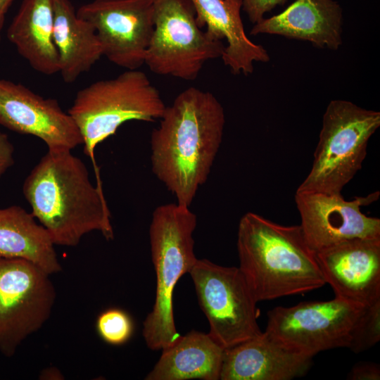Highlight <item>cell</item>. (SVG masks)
I'll use <instances>...</instances> for the list:
<instances>
[{
	"mask_svg": "<svg viewBox=\"0 0 380 380\" xmlns=\"http://www.w3.org/2000/svg\"><path fill=\"white\" fill-rule=\"evenodd\" d=\"M5 14H6V12L0 7V40H1V30L3 28L4 23Z\"/></svg>",
	"mask_w": 380,
	"mask_h": 380,
	"instance_id": "83f0119b",
	"label": "cell"
},
{
	"mask_svg": "<svg viewBox=\"0 0 380 380\" xmlns=\"http://www.w3.org/2000/svg\"><path fill=\"white\" fill-rule=\"evenodd\" d=\"M7 38L36 71L46 75L59 72L53 41V0H23Z\"/></svg>",
	"mask_w": 380,
	"mask_h": 380,
	"instance_id": "ac0fdd59",
	"label": "cell"
},
{
	"mask_svg": "<svg viewBox=\"0 0 380 380\" xmlns=\"http://www.w3.org/2000/svg\"><path fill=\"white\" fill-rule=\"evenodd\" d=\"M76 13L93 25L110 62L126 70L144 64L154 30L152 0H94Z\"/></svg>",
	"mask_w": 380,
	"mask_h": 380,
	"instance_id": "8fae6325",
	"label": "cell"
},
{
	"mask_svg": "<svg viewBox=\"0 0 380 380\" xmlns=\"http://www.w3.org/2000/svg\"><path fill=\"white\" fill-rule=\"evenodd\" d=\"M53 41L59 72L66 83L74 82L103 56L94 27L77 16L69 0H53Z\"/></svg>",
	"mask_w": 380,
	"mask_h": 380,
	"instance_id": "ffe728a7",
	"label": "cell"
},
{
	"mask_svg": "<svg viewBox=\"0 0 380 380\" xmlns=\"http://www.w3.org/2000/svg\"><path fill=\"white\" fill-rule=\"evenodd\" d=\"M49 274L23 259L0 257V351L19 345L48 320L56 300Z\"/></svg>",
	"mask_w": 380,
	"mask_h": 380,
	"instance_id": "9c48e42d",
	"label": "cell"
},
{
	"mask_svg": "<svg viewBox=\"0 0 380 380\" xmlns=\"http://www.w3.org/2000/svg\"><path fill=\"white\" fill-rule=\"evenodd\" d=\"M189 274L209 322V334L224 349L262 334L258 301L239 267L197 259Z\"/></svg>",
	"mask_w": 380,
	"mask_h": 380,
	"instance_id": "ba28073f",
	"label": "cell"
},
{
	"mask_svg": "<svg viewBox=\"0 0 380 380\" xmlns=\"http://www.w3.org/2000/svg\"><path fill=\"white\" fill-rule=\"evenodd\" d=\"M99 336L110 345H122L132 336L134 324L131 317L124 310L110 308L102 312L96 319Z\"/></svg>",
	"mask_w": 380,
	"mask_h": 380,
	"instance_id": "603a6c76",
	"label": "cell"
},
{
	"mask_svg": "<svg viewBox=\"0 0 380 380\" xmlns=\"http://www.w3.org/2000/svg\"><path fill=\"white\" fill-rule=\"evenodd\" d=\"M285 1L286 0H242V8L250 21L255 24L264 18L265 13Z\"/></svg>",
	"mask_w": 380,
	"mask_h": 380,
	"instance_id": "cb8c5ba5",
	"label": "cell"
},
{
	"mask_svg": "<svg viewBox=\"0 0 380 380\" xmlns=\"http://www.w3.org/2000/svg\"><path fill=\"white\" fill-rule=\"evenodd\" d=\"M196 22L213 38L226 39L221 58L234 75L253 72L254 62L270 61L267 50L253 42L246 35L241 17L242 0H191Z\"/></svg>",
	"mask_w": 380,
	"mask_h": 380,
	"instance_id": "e0dca14e",
	"label": "cell"
},
{
	"mask_svg": "<svg viewBox=\"0 0 380 380\" xmlns=\"http://www.w3.org/2000/svg\"><path fill=\"white\" fill-rule=\"evenodd\" d=\"M363 308L337 297L278 306L268 312L265 331L289 348L312 357L324 350L348 348Z\"/></svg>",
	"mask_w": 380,
	"mask_h": 380,
	"instance_id": "30bf717a",
	"label": "cell"
},
{
	"mask_svg": "<svg viewBox=\"0 0 380 380\" xmlns=\"http://www.w3.org/2000/svg\"><path fill=\"white\" fill-rule=\"evenodd\" d=\"M241 272L256 300L302 294L326 284L300 225L286 226L248 212L239 223Z\"/></svg>",
	"mask_w": 380,
	"mask_h": 380,
	"instance_id": "3957f363",
	"label": "cell"
},
{
	"mask_svg": "<svg viewBox=\"0 0 380 380\" xmlns=\"http://www.w3.org/2000/svg\"><path fill=\"white\" fill-rule=\"evenodd\" d=\"M379 191L350 201L341 194L296 192L300 224L310 247L316 253L355 239H380V219L365 215L361 208L379 198Z\"/></svg>",
	"mask_w": 380,
	"mask_h": 380,
	"instance_id": "7c38bea8",
	"label": "cell"
},
{
	"mask_svg": "<svg viewBox=\"0 0 380 380\" xmlns=\"http://www.w3.org/2000/svg\"><path fill=\"white\" fill-rule=\"evenodd\" d=\"M0 125L39 138L48 150L71 151L83 143L73 119L56 99L5 80H0Z\"/></svg>",
	"mask_w": 380,
	"mask_h": 380,
	"instance_id": "4fadbf2b",
	"label": "cell"
},
{
	"mask_svg": "<svg viewBox=\"0 0 380 380\" xmlns=\"http://www.w3.org/2000/svg\"><path fill=\"white\" fill-rule=\"evenodd\" d=\"M14 148L8 136L0 132V178L14 163Z\"/></svg>",
	"mask_w": 380,
	"mask_h": 380,
	"instance_id": "484cf974",
	"label": "cell"
},
{
	"mask_svg": "<svg viewBox=\"0 0 380 380\" xmlns=\"http://www.w3.org/2000/svg\"><path fill=\"white\" fill-rule=\"evenodd\" d=\"M224 350L209 333L192 330L162 350L145 379H220Z\"/></svg>",
	"mask_w": 380,
	"mask_h": 380,
	"instance_id": "d6986e66",
	"label": "cell"
},
{
	"mask_svg": "<svg viewBox=\"0 0 380 380\" xmlns=\"http://www.w3.org/2000/svg\"><path fill=\"white\" fill-rule=\"evenodd\" d=\"M196 224L197 217L190 207L168 203L153 212L149 240L156 291L153 309L144 319L142 330L151 350H163L181 336L175 324L173 291L181 277L189 273L197 260L193 239Z\"/></svg>",
	"mask_w": 380,
	"mask_h": 380,
	"instance_id": "277c9868",
	"label": "cell"
},
{
	"mask_svg": "<svg viewBox=\"0 0 380 380\" xmlns=\"http://www.w3.org/2000/svg\"><path fill=\"white\" fill-rule=\"evenodd\" d=\"M165 108L158 89L138 69L96 81L77 93L68 113L80 131L85 154L92 161L97 186L102 187L96 147L127 121L160 119Z\"/></svg>",
	"mask_w": 380,
	"mask_h": 380,
	"instance_id": "5b68a950",
	"label": "cell"
},
{
	"mask_svg": "<svg viewBox=\"0 0 380 380\" xmlns=\"http://www.w3.org/2000/svg\"><path fill=\"white\" fill-rule=\"evenodd\" d=\"M14 0H0V7L6 13Z\"/></svg>",
	"mask_w": 380,
	"mask_h": 380,
	"instance_id": "4316f807",
	"label": "cell"
},
{
	"mask_svg": "<svg viewBox=\"0 0 380 380\" xmlns=\"http://www.w3.org/2000/svg\"><path fill=\"white\" fill-rule=\"evenodd\" d=\"M23 191L54 245L75 246L93 231L113 239L103 189L93 185L84 163L71 151L48 150L26 177Z\"/></svg>",
	"mask_w": 380,
	"mask_h": 380,
	"instance_id": "7a4b0ae2",
	"label": "cell"
},
{
	"mask_svg": "<svg viewBox=\"0 0 380 380\" xmlns=\"http://www.w3.org/2000/svg\"><path fill=\"white\" fill-rule=\"evenodd\" d=\"M380 340V300L364 307L355 321L348 348L355 353L369 349Z\"/></svg>",
	"mask_w": 380,
	"mask_h": 380,
	"instance_id": "7402d4cb",
	"label": "cell"
},
{
	"mask_svg": "<svg viewBox=\"0 0 380 380\" xmlns=\"http://www.w3.org/2000/svg\"><path fill=\"white\" fill-rule=\"evenodd\" d=\"M224 108L210 91L195 87L180 92L166 106L151 135V163L156 177L190 207L205 183L222 141Z\"/></svg>",
	"mask_w": 380,
	"mask_h": 380,
	"instance_id": "6da1fadb",
	"label": "cell"
},
{
	"mask_svg": "<svg viewBox=\"0 0 380 380\" xmlns=\"http://www.w3.org/2000/svg\"><path fill=\"white\" fill-rule=\"evenodd\" d=\"M350 380H379L380 367L372 362H360L355 365L347 376Z\"/></svg>",
	"mask_w": 380,
	"mask_h": 380,
	"instance_id": "d4e9b609",
	"label": "cell"
},
{
	"mask_svg": "<svg viewBox=\"0 0 380 380\" xmlns=\"http://www.w3.org/2000/svg\"><path fill=\"white\" fill-rule=\"evenodd\" d=\"M379 126V111L346 100L331 101L323 115L311 170L296 192L341 194L361 169L368 141Z\"/></svg>",
	"mask_w": 380,
	"mask_h": 380,
	"instance_id": "8992f818",
	"label": "cell"
},
{
	"mask_svg": "<svg viewBox=\"0 0 380 380\" xmlns=\"http://www.w3.org/2000/svg\"><path fill=\"white\" fill-rule=\"evenodd\" d=\"M342 9L333 0H296L278 15L254 24L250 34H270L306 40L319 49L342 44Z\"/></svg>",
	"mask_w": 380,
	"mask_h": 380,
	"instance_id": "2e32d148",
	"label": "cell"
},
{
	"mask_svg": "<svg viewBox=\"0 0 380 380\" xmlns=\"http://www.w3.org/2000/svg\"><path fill=\"white\" fill-rule=\"evenodd\" d=\"M152 1L154 30L144 64L160 75L196 79L205 63L221 58L225 46L198 25L191 0Z\"/></svg>",
	"mask_w": 380,
	"mask_h": 380,
	"instance_id": "52a82bcc",
	"label": "cell"
},
{
	"mask_svg": "<svg viewBox=\"0 0 380 380\" xmlns=\"http://www.w3.org/2000/svg\"><path fill=\"white\" fill-rule=\"evenodd\" d=\"M335 297L362 307L380 300V239H355L316 252Z\"/></svg>",
	"mask_w": 380,
	"mask_h": 380,
	"instance_id": "5bb4252c",
	"label": "cell"
},
{
	"mask_svg": "<svg viewBox=\"0 0 380 380\" xmlns=\"http://www.w3.org/2000/svg\"><path fill=\"white\" fill-rule=\"evenodd\" d=\"M312 358L265 331L224 350L220 379L290 380L305 375Z\"/></svg>",
	"mask_w": 380,
	"mask_h": 380,
	"instance_id": "9a60e30c",
	"label": "cell"
},
{
	"mask_svg": "<svg viewBox=\"0 0 380 380\" xmlns=\"http://www.w3.org/2000/svg\"><path fill=\"white\" fill-rule=\"evenodd\" d=\"M46 229L20 206L0 209V257L28 260L49 274L61 266Z\"/></svg>",
	"mask_w": 380,
	"mask_h": 380,
	"instance_id": "44dd1931",
	"label": "cell"
}]
</instances>
